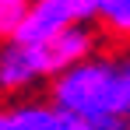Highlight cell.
Returning a JSON list of instances; mask_svg holds the SVG:
<instances>
[{"instance_id":"2","label":"cell","mask_w":130,"mask_h":130,"mask_svg":"<svg viewBox=\"0 0 130 130\" xmlns=\"http://www.w3.org/2000/svg\"><path fill=\"white\" fill-rule=\"evenodd\" d=\"M95 56V32L74 25L49 42H4L0 46V95H14L39 81H56L81 60Z\"/></svg>"},{"instance_id":"8","label":"cell","mask_w":130,"mask_h":130,"mask_svg":"<svg viewBox=\"0 0 130 130\" xmlns=\"http://www.w3.org/2000/svg\"><path fill=\"white\" fill-rule=\"evenodd\" d=\"M112 130H130V127H127V123H123V127H112Z\"/></svg>"},{"instance_id":"4","label":"cell","mask_w":130,"mask_h":130,"mask_svg":"<svg viewBox=\"0 0 130 130\" xmlns=\"http://www.w3.org/2000/svg\"><path fill=\"white\" fill-rule=\"evenodd\" d=\"M35 0H0V42H14Z\"/></svg>"},{"instance_id":"1","label":"cell","mask_w":130,"mask_h":130,"mask_svg":"<svg viewBox=\"0 0 130 130\" xmlns=\"http://www.w3.org/2000/svg\"><path fill=\"white\" fill-rule=\"evenodd\" d=\"M49 106L88 127H123L130 109V56H88L49 85Z\"/></svg>"},{"instance_id":"3","label":"cell","mask_w":130,"mask_h":130,"mask_svg":"<svg viewBox=\"0 0 130 130\" xmlns=\"http://www.w3.org/2000/svg\"><path fill=\"white\" fill-rule=\"evenodd\" d=\"M74 25H81V21H77V14L67 0H35L14 42H28V46L49 42V39H56L60 32L74 28Z\"/></svg>"},{"instance_id":"6","label":"cell","mask_w":130,"mask_h":130,"mask_svg":"<svg viewBox=\"0 0 130 130\" xmlns=\"http://www.w3.org/2000/svg\"><path fill=\"white\" fill-rule=\"evenodd\" d=\"M0 130H21V120H18V109H0Z\"/></svg>"},{"instance_id":"7","label":"cell","mask_w":130,"mask_h":130,"mask_svg":"<svg viewBox=\"0 0 130 130\" xmlns=\"http://www.w3.org/2000/svg\"><path fill=\"white\" fill-rule=\"evenodd\" d=\"M123 123H127V127H130V109H127V120H123Z\"/></svg>"},{"instance_id":"5","label":"cell","mask_w":130,"mask_h":130,"mask_svg":"<svg viewBox=\"0 0 130 130\" xmlns=\"http://www.w3.org/2000/svg\"><path fill=\"white\" fill-rule=\"evenodd\" d=\"M99 21L109 28V35L130 39V0H106L99 11Z\"/></svg>"}]
</instances>
